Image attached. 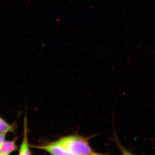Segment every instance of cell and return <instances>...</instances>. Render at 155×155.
<instances>
[{"label": "cell", "instance_id": "3957f363", "mask_svg": "<svg viewBox=\"0 0 155 155\" xmlns=\"http://www.w3.org/2000/svg\"><path fill=\"white\" fill-rule=\"evenodd\" d=\"M17 137L11 140H5L0 147V155H8L17 150Z\"/></svg>", "mask_w": 155, "mask_h": 155}, {"label": "cell", "instance_id": "6da1fadb", "mask_svg": "<svg viewBox=\"0 0 155 155\" xmlns=\"http://www.w3.org/2000/svg\"><path fill=\"white\" fill-rule=\"evenodd\" d=\"M90 137L77 135L66 136L42 145H31V148L43 150L53 155H99L90 144Z\"/></svg>", "mask_w": 155, "mask_h": 155}, {"label": "cell", "instance_id": "5b68a950", "mask_svg": "<svg viewBox=\"0 0 155 155\" xmlns=\"http://www.w3.org/2000/svg\"><path fill=\"white\" fill-rule=\"evenodd\" d=\"M6 134H7L6 133H0V147L4 141L5 140Z\"/></svg>", "mask_w": 155, "mask_h": 155}, {"label": "cell", "instance_id": "7a4b0ae2", "mask_svg": "<svg viewBox=\"0 0 155 155\" xmlns=\"http://www.w3.org/2000/svg\"><path fill=\"white\" fill-rule=\"evenodd\" d=\"M23 138L22 143L18 150V154L21 155L31 154L32 153L30 150V145L29 144L28 139V123L26 113L24 120V136Z\"/></svg>", "mask_w": 155, "mask_h": 155}, {"label": "cell", "instance_id": "277c9868", "mask_svg": "<svg viewBox=\"0 0 155 155\" xmlns=\"http://www.w3.org/2000/svg\"><path fill=\"white\" fill-rule=\"evenodd\" d=\"M16 127V124H10L0 116V133H14Z\"/></svg>", "mask_w": 155, "mask_h": 155}]
</instances>
